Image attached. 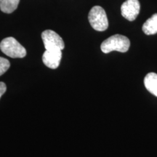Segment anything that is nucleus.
I'll list each match as a JSON object with an SVG mask.
<instances>
[{"label":"nucleus","mask_w":157,"mask_h":157,"mask_svg":"<svg viewBox=\"0 0 157 157\" xmlns=\"http://www.w3.org/2000/svg\"><path fill=\"white\" fill-rule=\"evenodd\" d=\"M130 42L125 36L115 34L110 36L102 42L101 49L104 53H109L112 51H118L120 52H126L128 51Z\"/></svg>","instance_id":"f257e3e1"},{"label":"nucleus","mask_w":157,"mask_h":157,"mask_svg":"<svg viewBox=\"0 0 157 157\" xmlns=\"http://www.w3.org/2000/svg\"><path fill=\"white\" fill-rule=\"evenodd\" d=\"M0 50L6 56L13 58H22L26 56V50L13 37H7L0 43Z\"/></svg>","instance_id":"f03ea898"},{"label":"nucleus","mask_w":157,"mask_h":157,"mask_svg":"<svg viewBox=\"0 0 157 157\" xmlns=\"http://www.w3.org/2000/svg\"><path fill=\"white\" fill-rule=\"evenodd\" d=\"M89 22L93 29L98 31H105L109 27V21L105 11L101 6H95L88 15Z\"/></svg>","instance_id":"7ed1b4c3"},{"label":"nucleus","mask_w":157,"mask_h":157,"mask_svg":"<svg viewBox=\"0 0 157 157\" xmlns=\"http://www.w3.org/2000/svg\"><path fill=\"white\" fill-rule=\"evenodd\" d=\"M42 39L47 50H63L65 48L63 39L54 31L46 30L43 31Z\"/></svg>","instance_id":"20e7f679"},{"label":"nucleus","mask_w":157,"mask_h":157,"mask_svg":"<svg viewBox=\"0 0 157 157\" xmlns=\"http://www.w3.org/2000/svg\"><path fill=\"white\" fill-rule=\"evenodd\" d=\"M140 5L138 0H127L121 6V15L129 21H133L139 15Z\"/></svg>","instance_id":"39448f33"},{"label":"nucleus","mask_w":157,"mask_h":157,"mask_svg":"<svg viewBox=\"0 0 157 157\" xmlns=\"http://www.w3.org/2000/svg\"><path fill=\"white\" fill-rule=\"evenodd\" d=\"M62 58V50H45L42 56V61L47 67L56 69L60 65Z\"/></svg>","instance_id":"423d86ee"},{"label":"nucleus","mask_w":157,"mask_h":157,"mask_svg":"<svg viewBox=\"0 0 157 157\" xmlns=\"http://www.w3.org/2000/svg\"><path fill=\"white\" fill-rule=\"evenodd\" d=\"M145 87L151 93L157 97V74L148 73L144 78Z\"/></svg>","instance_id":"0eeeda50"},{"label":"nucleus","mask_w":157,"mask_h":157,"mask_svg":"<svg viewBox=\"0 0 157 157\" xmlns=\"http://www.w3.org/2000/svg\"><path fill=\"white\" fill-rule=\"evenodd\" d=\"M143 31L146 35H154L157 33V13L149 17L143 25Z\"/></svg>","instance_id":"6e6552de"},{"label":"nucleus","mask_w":157,"mask_h":157,"mask_svg":"<svg viewBox=\"0 0 157 157\" xmlns=\"http://www.w3.org/2000/svg\"><path fill=\"white\" fill-rule=\"evenodd\" d=\"M20 0H0V10L5 13H12L17 9Z\"/></svg>","instance_id":"1a4fd4ad"},{"label":"nucleus","mask_w":157,"mask_h":157,"mask_svg":"<svg viewBox=\"0 0 157 157\" xmlns=\"http://www.w3.org/2000/svg\"><path fill=\"white\" fill-rule=\"evenodd\" d=\"M10 67V63L7 59L0 57V76L3 75Z\"/></svg>","instance_id":"9d476101"},{"label":"nucleus","mask_w":157,"mask_h":157,"mask_svg":"<svg viewBox=\"0 0 157 157\" xmlns=\"http://www.w3.org/2000/svg\"><path fill=\"white\" fill-rule=\"evenodd\" d=\"M7 90V87H6V84L4 82H0V98L2 96Z\"/></svg>","instance_id":"9b49d317"}]
</instances>
